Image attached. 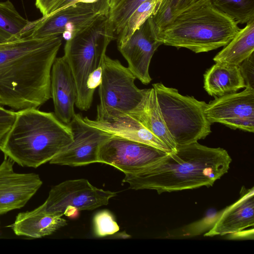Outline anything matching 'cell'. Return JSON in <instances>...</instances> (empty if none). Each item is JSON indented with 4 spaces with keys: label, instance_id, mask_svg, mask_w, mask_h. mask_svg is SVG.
I'll return each instance as SVG.
<instances>
[{
    "label": "cell",
    "instance_id": "cell-12",
    "mask_svg": "<svg viewBox=\"0 0 254 254\" xmlns=\"http://www.w3.org/2000/svg\"><path fill=\"white\" fill-rule=\"evenodd\" d=\"M167 154L149 145L113 136L100 146L98 163L111 165L125 174L149 165Z\"/></svg>",
    "mask_w": 254,
    "mask_h": 254
},
{
    "label": "cell",
    "instance_id": "cell-18",
    "mask_svg": "<svg viewBox=\"0 0 254 254\" xmlns=\"http://www.w3.org/2000/svg\"><path fill=\"white\" fill-rule=\"evenodd\" d=\"M63 214L49 212L44 203L36 208L18 213L11 227L17 236L41 238L66 225Z\"/></svg>",
    "mask_w": 254,
    "mask_h": 254
},
{
    "label": "cell",
    "instance_id": "cell-26",
    "mask_svg": "<svg viewBox=\"0 0 254 254\" xmlns=\"http://www.w3.org/2000/svg\"><path fill=\"white\" fill-rule=\"evenodd\" d=\"M147 0H121L118 5L110 10L108 17L113 25L115 35L120 32L130 15Z\"/></svg>",
    "mask_w": 254,
    "mask_h": 254
},
{
    "label": "cell",
    "instance_id": "cell-6",
    "mask_svg": "<svg viewBox=\"0 0 254 254\" xmlns=\"http://www.w3.org/2000/svg\"><path fill=\"white\" fill-rule=\"evenodd\" d=\"M166 124L177 146L204 139L211 132V123L205 109L207 103L193 96L181 94L162 83L152 84Z\"/></svg>",
    "mask_w": 254,
    "mask_h": 254
},
{
    "label": "cell",
    "instance_id": "cell-19",
    "mask_svg": "<svg viewBox=\"0 0 254 254\" xmlns=\"http://www.w3.org/2000/svg\"><path fill=\"white\" fill-rule=\"evenodd\" d=\"M129 115L137 119L172 151L176 149L177 144L167 127L153 87L148 89L143 102Z\"/></svg>",
    "mask_w": 254,
    "mask_h": 254
},
{
    "label": "cell",
    "instance_id": "cell-8",
    "mask_svg": "<svg viewBox=\"0 0 254 254\" xmlns=\"http://www.w3.org/2000/svg\"><path fill=\"white\" fill-rule=\"evenodd\" d=\"M117 192L92 186L85 179L69 180L52 188L43 203L47 211L70 216L72 210H91L106 205Z\"/></svg>",
    "mask_w": 254,
    "mask_h": 254
},
{
    "label": "cell",
    "instance_id": "cell-1",
    "mask_svg": "<svg viewBox=\"0 0 254 254\" xmlns=\"http://www.w3.org/2000/svg\"><path fill=\"white\" fill-rule=\"evenodd\" d=\"M60 36L0 42V105L37 109L51 98V73Z\"/></svg>",
    "mask_w": 254,
    "mask_h": 254
},
{
    "label": "cell",
    "instance_id": "cell-2",
    "mask_svg": "<svg viewBox=\"0 0 254 254\" xmlns=\"http://www.w3.org/2000/svg\"><path fill=\"white\" fill-rule=\"evenodd\" d=\"M231 162L225 149L196 141L177 146L159 160L125 174L123 182L130 189L155 190L159 194L209 187L228 172Z\"/></svg>",
    "mask_w": 254,
    "mask_h": 254
},
{
    "label": "cell",
    "instance_id": "cell-9",
    "mask_svg": "<svg viewBox=\"0 0 254 254\" xmlns=\"http://www.w3.org/2000/svg\"><path fill=\"white\" fill-rule=\"evenodd\" d=\"M68 125L73 141L49 163L72 167L98 163L100 146L114 136L89 125L79 114H75Z\"/></svg>",
    "mask_w": 254,
    "mask_h": 254
},
{
    "label": "cell",
    "instance_id": "cell-29",
    "mask_svg": "<svg viewBox=\"0 0 254 254\" xmlns=\"http://www.w3.org/2000/svg\"><path fill=\"white\" fill-rule=\"evenodd\" d=\"M245 87L254 89V53L238 65Z\"/></svg>",
    "mask_w": 254,
    "mask_h": 254
},
{
    "label": "cell",
    "instance_id": "cell-4",
    "mask_svg": "<svg viewBox=\"0 0 254 254\" xmlns=\"http://www.w3.org/2000/svg\"><path fill=\"white\" fill-rule=\"evenodd\" d=\"M116 38L108 15H102L66 41L63 56L75 81V106L81 111H87L92 105L101 82L107 47Z\"/></svg>",
    "mask_w": 254,
    "mask_h": 254
},
{
    "label": "cell",
    "instance_id": "cell-11",
    "mask_svg": "<svg viewBox=\"0 0 254 254\" xmlns=\"http://www.w3.org/2000/svg\"><path fill=\"white\" fill-rule=\"evenodd\" d=\"M207 104L205 113L211 123L232 129L254 131V89L245 87L240 92L215 96Z\"/></svg>",
    "mask_w": 254,
    "mask_h": 254
},
{
    "label": "cell",
    "instance_id": "cell-21",
    "mask_svg": "<svg viewBox=\"0 0 254 254\" xmlns=\"http://www.w3.org/2000/svg\"><path fill=\"white\" fill-rule=\"evenodd\" d=\"M246 24L213 58L215 63L238 65L254 53V19Z\"/></svg>",
    "mask_w": 254,
    "mask_h": 254
},
{
    "label": "cell",
    "instance_id": "cell-20",
    "mask_svg": "<svg viewBox=\"0 0 254 254\" xmlns=\"http://www.w3.org/2000/svg\"><path fill=\"white\" fill-rule=\"evenodd\" d=\"M203 76V87L211 96L236 92L246 86L238 65L215 63Z\"/></svg>",
    "mask_w": 254,
    "mask_h": 254
},
{
    "label": "cell",
    "instance_id": "cell-24",
    "mask_svg": "<svg viewBox=\"0 0 254 254\" xmlns=\"http://www.w3.org/2000/svg\"><path fill=\"white\" fill-rule=\"evenodd\" d=\"M217 9L238 24L247 23L254 19V0H210Z\"/></svg>",
    "mask_w": 254,
    "mask_h": 254
},
{
    "label": "cell",
    "instance_id": "cell-25",
    "mask_svg": "<svg viewBox=\"0 0 254 254\" xmlns=\"http://www.w3.org/2000/svg\"><path fill=\"white\" fill-rule=\"evenodd\" d=\"M159 0H147L130 15L116 36L117 47L126 43L134 31L151 16Z\"/></svg>",
    "mask_w": 254,
    "mask_h": 254
},
{
    "label": "cell",
    "instance_id": "cell-32",
    "mask_svg": "<svg viewBox=\"0 0 254 254\" xmlns=\"http://www.w3.org/2000/svg\"><path fill=\"white\" fill-rule=\"evenodd\" d=\"M121 1V0H111L110 11L116 7Z\"/></svg>",
    "mask_w": 254,
    "mask_h": 254
},
{
    "label": "cell",
    "instance_id": "cell-14",
    "mask_svg": "<svg viewBox=\"0 0 254 254\" xmlns=\"http://www.w3.org/2000/svg\"><path fill=\"white\" fill-rule=\"evenodd\" d=\"M14 163L4 156L0 164V216L24 206L43 184L38 174L14 172Z\"/></svg>",
    "mask_w": 254,
    "mask_h": 254
},
{
    "label": "cell",
    "instance_id": "cell-5",
    "mask_svg": "<svg viewBox=\"0 0 254 254\" xmlns=\"http://www.w3.org/2000/svg\"><path fill=\"white\" fill-rule=\"evenodd\" d=\"M238 24L210 1L175 17L159 37L165 45L207 52L226 46L240 29Z\"/></svg>",
    "mask_w": 254,
    "mask_h": 254
},
{
    "label": "cell",
    "instance_id": "cell-23",
    "mask_svg": "<svg viewBox=\"0 0 254 254\" xmlns=\"http://www.w3.org/2000/svg\"><path fill=\"white\" fill-rule=\"evenodd\" d=\"M210 0H159L151 15L159 33L178 15Z\"/></svg>",
    "mask_w": 254,
    "mask_h": 254
},
{
    "label": "cell",
    "instance_id": "cell-10",
    "mask_svg": "<svg viewBox=\"0 0 254 254\" xmlns=\"http://www.w3.org/2000/svg\"><path fill=\"white\" fill-rule=\"evenodd\" d=\"M101 15L91 5L78 2L34 21L29 35L33 38L41 39L62 34L67 40Z\"/></svg>",
    "mask_w": 254,
    "mask_h": 254
},
{
    "label": "cell",
    "instance_id": "cell-15",
    "mask_svg": "<svg viewBox=\"0 0 254 254\" xmlns=\"http://www.w3.org/2000/svg\"><path fill=\"white\" fill-rule=\"evenodd\" d=\"M84 121L114 136L145 144L169 153L172 151L137 119L127 114H120L102 120L83 117Z\"/></svg>",
    "mask_w": 254,
    "mask_h": 254
},
{
    "label": "cell",
    "instance_id": "cell-22",
    "mask_svg": "<svg viewBox=\"0 0 254 254\" xmlns=\"http://www.w3.org/2000/svg\"><path fill=\"white\" fill-rule=\"evenodd\" d=\"M33 25L34 21L23 18L9 0L0 2V42L13 41L29 35Z\"/></svg>",
    "mask_w": 254,
    "mask_h": 254
},
{
    "label": "cell",
    "instance_id": "cell-16",
    "mask_svg": "<svg viewBox=\"0 0 254 254\" xmlns=\"http://www.w3.org/2000/svg\"><path fill=\"white\" fill-rule=\"evenodd\" d=\"M51 94L54 114L61 122L68 125L75 114L77 90L71 71L64 56L56 58L53 64Z\"/></svg>",
    "mask_w": 254,
    "mask_h": 254
},
{
    "label": "cell",
    "instance_id": "cell-28",
    "mask_svg": "<svg viewBox=\"0 0 254 254\" xmlns=\"http://www.w3.org/2000/svg\"><path fill=\"white\" fill-rule=\"evenodd\" d=\"M17 112L0 106V147L11 129L16 119Z\"/></svg>",
    "mask_w": 254,
    "mask_h": 254
},
{
    "label": "cell",
    "instance_id": "cell-30",
    "mask_svg": "<svg viewBox=\"0 0 254 254\" xmlns=\"http://www.w3.org/2000/svg\"><path fill=\"white\" fill-rule=\"evenodd\" d=\"M65 0H35V5L43 15H48L57 10Z\"/></svg>",
    "mask_w": 254,
    "mask_h": 254
},
{
    "label": "cell",
    "instance_id": "cell-3",
    "mask_svg": "<svg viewBox=\"0 0 254 254\" xmlns=\"http://www.w3.org/2000/svg\"><path fill=\"white\" fill-rule=\"evenodd\" d=\"M73 140L69 125L54 113L31 108L17 111L0 150L19 165L36 168L49 162Z\"/></svg>",
    "mask_w": 254,
    "mask_h": 254
},
{
    "label": "cell",
    "instance_id": "cell-31",
    "mask_svg": "<svg viewBox=\"0 0 254 254\" xmlns=\"http://www.w3.org/2000/svg\"><path fill=\"white\" fill-rule=\"evenodd\" d=\"M77 0H65L61 4V5L59 6L57 10L64 8L68 5L73 4L76 3L77 1Z\"/></svg>",
    "mask_w": 254,
    "mask_h": 254
},
{
    "label": "cell",
    "instance_id": "cell-17",
    "mask_svg": "<svg viewBox=\"0 0 254 254\" xmlns=\"http://www.w3.org/2000/svg\"><path fill=\"white\" fill-rule=\"evenodd\" d=\"M240 197L227 207L204 236L235 234L254 225V190L243 186Z\"/></svg>",
    "mask_w": 254,
    "mask_h": 254
},
{
    "label": "cell",
    "instance_id": "cell-13",
    "mask_svg": "<svg viewBox=\"0 0 254 254\" xmlns=\"http://www.w3.org/2000/svg\"><path fill=\"white\" fill-rule=\"evenodd\" d=\"M162 45L158 30L151 16L138 27L124 44L118 49L127 61V67L143 84L152 80L149 68L152 58Z\"/></svg>",
    "mask_w": 254,
    "mask_h": 254
},
{
    "label": "cell",
    "instance_id": "cell-27",
    "mask_svg": "<svg viewBox=\"0 0 254 254\" xmlns=\"http://www.w3.org/2000/svg\"><path fill=\"white\" fill-rule=\"evenodd\" d=\"M94 233L98 237L115 234L120 228L112 214L108 210L98 212L94 217Z\"/></svg>",
    "mask_w": 254,
    "mask_h": 254
},
{
    "label": "cell",
    "instance_id": "cell-7",
    "mask_svg": "<svg viewBox=\"0 0 254 254\" xmlns=\"http://www.w3.org/2000/svg\"><path fill=\"white\" fill-rule=\"evenodd\" d=\"M136 78L118 60L106 55L99 87L100 103L96 120H102L120 114H130L143 102L148 89L135 84Z\"/></svg>",
    "mask_w": 254,
    "mask_h": 254
}]
</instances>
